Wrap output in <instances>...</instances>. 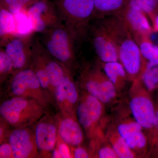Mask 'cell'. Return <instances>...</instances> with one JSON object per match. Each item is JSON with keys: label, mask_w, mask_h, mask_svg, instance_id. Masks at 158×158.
Masks as SVG:
<instances>
[{"label": "cell", "mask_w": 158, "mask_h": 158, "mask_svg": "<svg viewBox=\"0 0 158 158\" xmlns=\"http://www.w3.org/2000/svg\"><path fill=\"white\" fill-rule=\"evenodd\" d=\"M129 3L139 7L146 15L153 27L158 15L157 0H130Z\"/></svg>", "instance_id": "23"}, {"label": "cell", "mask_w": 158, "mask_h": 158, "mask_svg": "<svg viewBox=\"0 0 158 158\" xmlns=\"http://www.w3.org/2000/svg\"><path fill=\"white\" fill-rule=\"evenodd\" d=\"M85 86L89 94L102 103H107L115 98L116 85L98 68L85 73Z\"/></svg>", "instance_id": "10"}, {"label": "cell", "mask_w": 158, "mask_h": 158, "mask_svg": "<svg viewBox=\"0 0 158 158\" xmlns=\"http://www.w3.org/2000/svg\"><path fill=\"white\" fill-rule=\"evenodd\" d=\"M44 107L34 100L16 96L3 102L0 114L11 125L22 128L39 119L44 113Z\"/></svg>", "instance_id": "4"}, {"label": "cell", "mask_w": 158, "mask_h": 158, "mask_svg": "<svg viewBox=\"0 0 158 158\" xmlns=\"http://www.w3.org/2000/svg\"><path fill=\"white\" fill-rule=\"evenodd\" d=\"M130 107L135 121L143 128L154 127L155 109L149 98L138 96L132 99Z\"/></svg>", "instance_id": "13"}, {"label": "cell", "mask_w": 158, "mask_h": 158, "mask_svg": "<svg viewBox=\"0 0 158 158\" xmlns=\"http://www.w3.org/2000/svg\"><path fill=\"white\" fill-rule=\"evenodd\" d=\"M153 29L155 33L158 32V15L156 18L155 23Z\"/></svg>", "instance_id": "35"}, {"label": "cell", "mask_w": 158, "mask_h": 158, "mask_svg": "<svg viewBox=\"0 0 158 158\" xmlns=\"http://www.w3.org/2000/svg\"><path fill=\"white\" fill-rule=\"evenodd\" d=\"M137 44L144 60L151 64L158 65V45L151 39L143 40Z\"/></svg>", "instance_id": "22"}, {"label": "cell", "mask_w": 158, "mask_h": 158, "mask_svg": "<svg viewBox=\"0 0 158 158\" xmlns=\"http://www.w3.org/2000/svg\"><path fill=\"white\" fill-rule=\"evenodd\" d=\"M35 141L38 149L48 152L54 149L57 138V128L51 123L40 122L36 127Z\"/></svg>", "instance_id": "16"}, {"label": "cell", "mask_w": 158, "mask_h": 158, "mask_svg": "<svg viewBox=\"0 0 158 158\" xmlns=\"http://www.w3.org/2000/svg\"><path fill=\"white\" fill-rule=\"evenodd\" d=\"M15 20L14 14L4 8L0 10V36L1 38L10 34H15Z\"/></svg>", "instance_id": "21"}, {"label": "cell", "mask_w": 158, "mask_h": 158, "mask_svg": "<svg viewBox=\"0 0 158 158\" xmlns=\"http://www.w3.org/2000/svg\"><path fill=\"white\" fill-rule=\"evenodd\" d=\"M53 4L59 20L79 43L87 37L94 17L93 0H56Z\"/></svg>", "instance_id": "2"}, {"label": "cell", "mask_w": 158, "mask_h": 158, "mask_svg": "<svg viewBox=\"0 0 158 158\" xmlns=\"http://www.w3.org/2000/svg\"><path fill=\"white\" fill-rule=\"evenodd\" d=\"M98 155L99 158H118L113 148L110 147L102 148L99 150Z\"/></svg>", "instance_id": "30"}, {"label": "cell", "mask_w": 158, "mask_h": 158, "mask_svg": "<svg viewBox=\"0 0 158 158\" xmlns=\"http://www.w3.org/2000/svg\"><path fill=\"white\" fill-rule=\"evenodd\" d=\"M53 157L55 158H62L58 149H56L54 150V152L53 153Z\"/></svg>", "instance_id": "34"}, {"label": "cell", "mask_w": 158, "mask_h": 158, "mask_svg": "<svg viewBox=\"0 0 158 158\" xmlns=\"http://www.w3.org/2000/svg\"><path fill=\"white\" fill-rule=\"evenodd\" d=\"M38 39L49 53L62 65L69 67L73 63L79 43L61 22L40 34Z\"/></svg>", "instance_id": "3"}, {"label": "cell", "mask_w": 158, "mask_h": 158, "mask_svg": "<svg viewBox=\"0 0 158 158\" xmlns=\"http://www.w3.org/2000/svg\"><path fill=\"white\" fill-rule=\"evenodd\" d=\"M101 102L89 94L85 97L77 108V116L80 124L88 129L97 123L102 113Z\"/></svg>", "instance_id": "12"}, {"label": "cell", "mask_w": 158, "mask_h": 158, "mask_svg": "<svg viewBox=\"0 0 158 158\" xmlns=\"http://www.w3.org/2000/svg\"><path fill=\"white\" fill-rule=\"evenodd\" d=\"M56 89V98L59 107L65 114L72 115L78 96L76 87L67 74L64 81Z\"/></svg>", "instance_id": "14"}, {"label": "cell", "mask_w": 158, "mask_h": 158, "mask_svg": "<svg viewBox=\"0 0 158 158\" xmlns=\"http://www.w3.org/2000/svg\"><path fill=\"white\" fill-rule=\"evenodd\" d=\"M38 41L40 50L45 62L51 87L56 88L64 81L67 75V72L61 63L54 58L52 59L53 57L45 49L39 39Z\"/></svg>", "instance_id": "17"}, {"label": "cell", "mask_w": 158, "mask_h": 158, "mask_svg": "<svg viewBox=\"0 0 158 158\" xmlns=\"http://www.w3.org/2000/svg\"><path fill=\"white\" fill-rule=\"evenodd\" d=\"M122 23L120 15L94 19L90 23L87 37L101 62L118 61L116 38Z\"/></svg>", "instance_id": "1"}, {"label": "cell", "mask_w": 158, "mask_h": 158, "mask_svg": "<svg viewBox=\"0 0 158 158\" xmlns=\"http://www.w3.org/2000/svg\"><path fill=\"white\" fill-rule=\"evenodd\" d=\"M141 125L136 121L130 122L118 126V134L131 149H141L145 147L147 143Z\"/></svg>", "instance_id": "15"}, {"label": "cell", "mask_w": 158, "mask_h": 158, "mask_svg": "<svg viewBox=\"0 0 158 158\" xmlns=\"http://www.w3.org/2000/svg\"><path fill=\"white\" fill-rule=\"evenodd\" d=\"M67 144L66 143L65 144L61 143L59 144V147H58V150H59L62 158H71V156L69 149V147Z\"/></svg>", "instance_id": "31"}, {"label": "cell", "mask_w": 158, "mask_h": 158, "mask_svg": "<svg viewBox=\"0 0 158 158\" xmlns=\"http://www.w3.org/2000/svg\"><path fill=\"white\" fill-rule=\"evenodd\" d=\"M11 59L4 49L1 47L0 50V73L1 77L6 76L13 69Z\"/></svg>", "instance_id": "28"}, {"label": "cell", "mask_w": 158, "mask_h": 158, "mask_svg": "<svg viewBox=\"0 0 158 158\" xmlns=\"http://www.w3.org/2000/svg\"><path fill=\"white\" fill-rule=\"evenodd\" d=\"M157 146H158V139H157Z\"/></svg>", "instance_id": "36"}, {"label": "cell", "mask_w": 158, "mask_h": 158, "mask_svg": "<svg viewBox=\"0 0 158 158\" xmlns=\"http://www.w3.org/2000/svg\"><path fill=\"white\" fill-rule=\"evenodd\" d=\"M9 143L13 150L14 158L37 157L38 148L35 141V135L28 130L19 128L10 134Z\"/></svg>", "instance_id": "11"}, {"label": "cell", "mask_w": 158, "mask_h": 158, "mask_svg": "<svg viewBox=\"0 0 158 158\" xmlns=\"http://www.w3.org/2000/svg\"><path fill=\"white\" fill-rule=\"evenodd\" d=\"M113 148L118 158H135V156L132 152V150L130 148L125 141L119 135L113 142Z\"/></svg>", "instance_id": "27"}, {"label": "cell", "mask_w": 158, "mask_h": 158, "mask_svg": "<svg viewBox=\"0 0 158 158\" xmlns=\"http://www.w3.org/2000/svg\"><path fill=\"white\" fill-rule=\"evenodd\" d=\"M26 9L34 33L41 34L60 22L53 3L48 0H37Z\"/></svg>", "instance_id": "9"}, {"label": "cell", "mask_w": 158, "mask_h": 158, "mask_svg": "<svg viewBox=\"0 0 158 158\" xmlns=\"http://www.w3.org/2000/svg\"><path fill=\"white\" fill-rule=\"evenodd\" d=\"M37 0H0L1 8H4L13 14L23 9H27Z\"/></svg>", "instance_id": "26"}, {"label": "cell", "mask_w": 158, "mask_h": 158, "mask_svg": "<svg viewBox=\"0 0 158 158\" xmlns=\"http://www.w3.org/2000/svg\"><path fill=\"white\" fill-rule=\"evenodd\" d=\"M118 60L130 77L141 76L147 62L141 55L140 48L124 23L116 39Z\"/></svg>", "instance_id": "5"}, {"label": "cell", "mask_w": 158, "mask_h": 158, "mask_svg": "<svg viewBox=\"0 0 158 158\" xmlns=\"http://www.w3.org/2000/svg\"><path fill=\"white\" fill-rule=\"evenodd\" d=\"M94 19L120 15L130 0H93Z\"/></svg>", "instance_id": "19"}, {"label": "cell", "mask_w": 158, "mask_h": 158, "mask_svg": "<svg viewBox=\"0 0 158 158\" xmlns=\"http://www.w3.org/2000/svg\"><path fill=\"white\" fill-rule=\"evenodd\" d=\"M43 89L31 69L19 70L11 80V90L14 95L34 100L45 106L48 99Z\"/></svg>", "instance_id": "7"}, {"label": "cell", "mask_w": 158, "mask_h": 158, "mask_svg": "<svg viewBox=\"0 0 158 158\" xmlns=\"http://www.w3.org/2000/svg\"><path fill=\"white\" fill-rule=\"evenodd\" d=\"M34 33L25 35L10 34L1 38V47L11 59L13 69H23L31 62Z\"/></svg>", "instance_id": "6"}, {"label": "cell", "mask_w": 158, "mask_h": 158, "mask_svg": "<svg viewBox=\"0 0 158 158\" xmlns=\"http://www.w3.org/2000/svg\"><path fill=\"white\" fill-rule=\"evenodd\" d=\"M59 134L62 141L71 146H78L83 141V131L80 125L72 118L62 120L59 126Z\"/></svg>", "instance_id": "18"}, {"label": "cell", "mask_w": 158, "mask_h": 158, "mask_svg": "<svg viewBox=\"0 0 158 158\" xmlns=\"http://www.w3.org/2000/svg\"><path fill=\"white\" fill-rule=\"evenodd\" d=\"M140 77L146 89L153 90L158 86V65L147 62Z\"/></svg>", "instance_id": "25"}, {"label": "cell", "mask_w": 158, "mask_h": 158, "mask_svg": "<svg viewBox=\"0 0 158 158\" xmlns=\"http://www.w3.org/2000/svg\"><path fill=\"white\" fill-rule=\"evenodd\" d=\"M154 127L158 133V108L156 110L155 109V114L154 119Z\"/></svg>", "instance_id": "33"}, {"label": "cell", "mask_w": 158, "mask_h": 158, "mask_svg": "<svg viewBox=\"0 0 158 158\" xmlns=\"http://www.w3.org/2000/svg\"><path fill=\"white\" fill-rule=\"evenodd\" d=\"M157 1L158 2V0H157Z\"/></svg>", "instance_id": "37"}, {"label": "cell", "mask_w": 158, "mask_h": 158, "mask_svg": "<svg viewBox=\"0 0 158 158\" xmlns=\"http://www.w3.org/2000/svg\"><path fill=\"white\" fill-rule=\"evenodd\" d=\"M15 20V34L28 35L34 33L33 25L26 9H23L14 14Z\"/></svg>", "instance_id": "24"}, {"label": "cell", "mask_w": 158, "mask_h": 158, "mask_svg": "<svg viewBox=\"0 0 158 158\" xmlns=\"http://www.w3.org/2000/svg\"><path fill=\"white\" fill-rule=\"evenodd\" d=\"M102 63L105 74L116 86L122 84L125 80L127 74L119 61Z\"/></svg>", "instance_id": "20"}, {"label": "cell", "mask_w": 158, "mask_h": 158, "mask_svg": "<svg viewBox=\"0 0 158 158\" xmlns=\"http://www.w3.org/2000/svg\"><path fill=\"white\" fill-rule=\"evenodd\" d=\"M0 158H14L13 150L9 143H5L0 146Z\"/></svg>", "instance_id": "29"}, {"label": "cell", "mask_w": 158, "mask_h": 158, "mask_svg": "<svg viewBox=\"0 0 158 158\" xmlns=\"http://www.w3.org/2000/svg\"><path fill=\"white\" fill-rule=\"evenodd\" d=\"M120 16L137 43L143 40L151 39L155 33L149 19L138 6L128 3Z\"/></svg>", "instance_id": "8"}, {"label": "cell", "mask_w": 158, "mask_h": 158, "mask_svg": "<svg viewBox=\"0 0 158 158\" xmlns=\"http://www.w3.org/2000/svg\"><path fill=\"white\" fill-rule=\"evenodd\" d=\"M74 156L76 158H89L88 152L84 148H77L74 152Z\"/></svg>", "instance_id": "32"}]
</instances>
